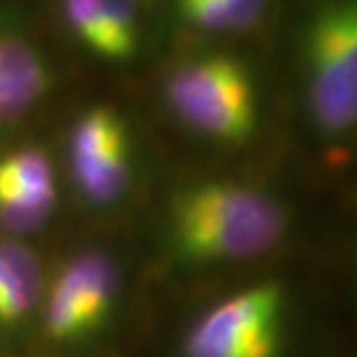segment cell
<instances>
[{
    "mask_svg": "<svg viewBox=\"0 0 357 357\" xmlns=\"http://www.w3.org/2000/svg\"><path fill=\"white\" fill-rule=\"evenodd\" d=\"M283 232L281 204L244 183H199L172 204L174 246L190 260L255 258L274 248Z\"/></svg>",
    "mask_w": 357,
    "mask_h": 357,
    "instance_id": "1",
    "label": "cell"
},
{
    "mask_svg": "<svg viewBox=\"0 0 357 357\" xmlns=\"http://www.w3.org/2000/svg\"><path fill=\"white\" fill-rule=\"evenodd\" d=\"M176 116L206 137L239 144L255 132L258 98L251 73L232 56L183 63L167 82Z\"/></svg>",
    "mask_w": 357,
    "mask_h": 357,
    "instance_id": "2",
    "label": "cell"
},
{
    "mask_svg": "<svg viewBox=\"0 0 357 357\" xmlns=\"http://www.w3.org/2000/svg\"><path fill=\"white\" fill-rule=\"evenodd\" d=\"M311 109L318 126L344 135L357 116V7L348 0L325 5L306 31Z\"/></svg>",
    "mask_w": 357,
    "mask_h": 357,
    "instance_id": "3",
    "label": "cell"
},
{
    "mask_svg": "<svg viewBox=\"0 0 357 357\" xmlns=\"http://www.w3.org/2000/svg\"><path fill=\"white\" fill-rule=\"evenodd\" d=\"M283 292L276 283L241 290L211 309L185 341L188 357H276Z\"/></svg>",
    "mask_w": 357,
    "mask_h": 357,
    "instance_id": "4",
    "label": "cell"
},
{
    "mask_svg": "<svg viewBox=\"0 0 357 357\" xmlns=\"http://www.w3.org/2000/svg\"><path fill=\"white\" fill-rule=\"evenodd\" d=\"M119 290L116 265L105 253L75 258L52 285L45 311L47 337L73 341L93 332L109 313Z\"/></svg>",
    "mask_w": 357,
    "mask_h": 357,
    "instance_id": "5",
    "label": "cell"
},
{
    "mask_svg": "<svg viewBox=\"0 0 357 357\" xmlns=\"http://www.w3.org/2000/svg\"><path fill=\"white\" fill-rule=\"evenodd\" d=\"M70 162L82 192L93 202H112L130 183V142L123 119L112 107H96L70 135Z\"/></svg>",
    "mask_w": 357,
    "mask_h": 357,
    "instance_id": "6",
    "label": "cell"
},
{
    "mask_svg": "<svg viewBox=\"0 0 357 357\" xmlns=\"http://www.w3.org/2000/svg\"><path fill=\"white\" fill-rule=\"evenodd\" d=\"M56 204L52 160L40 149H19L0 158V225L38 230Z\"/></svg>",
    "mask_w": 357,
    "mask_h": 357,
    "instance_id": "7",
    "label": "cell"
},
{
    "mask_svg": "<svg viewBox=\"0 0 357 357\" xmlns=\"http://www.w3.org/2000/svg\"><path fill=\"white\" fill-rule=\"evenodd\" d=\"M52 86L45 59L21 35L0 28V121H14L33 109Z\"/></svg>",
    "mask_w": 357,
    "mask_h": 357,
    "instance_id": "8",
    "label": "cell"
},
{
    "mask_svg": "<svg viewBox=\"0 0 357 357\" xmlns=\"http://www.w3.org/2000/svg\"><path fill=\"white\" fill-rule=\"evenodd\" d=\"M42 297V269L31 248L0 239V325L24 320Z\"/></svg>",
    "mask_w": 357,
    "mask_h": 357,
    "instance_id": "9",
    "label": "cell"
},
{
    "mask_svg": "<svg viewBox=\"0 0 357 357\" xmlns=\"http://www.w3.org/2000/svg\"><path fill=\"white\" fill-rule=\"evenodd\" d=\"M112 42L114 61L132 59L139 45L137 0H96Z\"/></svg>",
    "mask_w": 357,
    "mask_h": 357,
    "instance_id": "10",
    "label": "cell"
},
{
    "mask_svg": "<svg viewBox=\"0 0 357 357\" xmlns=\"http://www.w3.org/2000/svg\"><path fill=\"white\" fill-rule=\"evenodd\" d=\"M63 12H66V19L75 35L93 54L114 61L112 42L107 35L105 21L96 7V0H63Z\"/></svg>",
    "mask_w": 357,
    "mask_h": 357,
    "instance_id": "11",
    "label": "cell"
},
{
    "mask_svg": "<svg viewBox=\"0 0 357 357\" xmlns=\"http://www.w3.org/2000/svg\"><path fill=\"white\" fill-rule=\"evenodd\" d=\"M267 0H220V5L225 7L227 17H230L234 31L248 28L253 24H258L265 10Z\"/></svg>",
    "mask_w": 357,
    "mask_h": 357,
    "instance_id": "12",
    "label": "cell"
}]
</instances>
